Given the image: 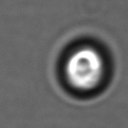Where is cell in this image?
Masks as SVG:
<instances>
[{
    "label": "cell",
    "mask_w": 128,
    "mask_h": 128,
    "mask_svg": "<svg viewBox=\"0 0 128 128\" xmlns=\"http://www.w3.org/2000/svg\"><path fill=\"white\" fill-rule=\"evenodd\" d=\"M104 62L100 53L91 47H82L74 51L65 64L68 82L78 90H91L101 81Z\"/></svg>",
    "instance_id": "6da1fadb"
}]
</instances>
